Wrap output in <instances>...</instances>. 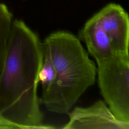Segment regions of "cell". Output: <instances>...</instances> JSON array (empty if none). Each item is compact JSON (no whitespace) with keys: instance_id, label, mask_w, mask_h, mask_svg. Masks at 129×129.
Wrapping results in <instances>:
<instances>
[{"instance_id":"obj_1","label":"cell","mask_w":129,"mask_h":129,"mask_svg":"<svg viewBox=\"0 0 129 129\" xmlns=\"http://www.w3.org/2000/svg\"><path fill=\"white\" fill-rule=\"evenodd\" d=\"M43 42L20 20L13 21L0 71V115L16 129L54 128L43 123L37 95Z\"/></svg>"},{"instance_id":"obj_2","label":"cell","mask_w":129,"mask_h":129,"mask_svg":"<svg viewBox=\"0 0 129 129\" xmlns=\"http://www.w3.org/2000/svg\"><path fill=\"white\" fill-rule=\"evenodd\" d=\"M43 45L50 54L55 77L49 89L42 94L41 101L50 112L67 114L94 84L97 68L80 39L70 32H53L46 37Z\"/></svg>"},{"instance_id":"obj_3","label":"cell","mask_w":129,"mask_h":129,"mask_svg":"<svg viewBox=\"0 0 129 129\" xmlns=\"http://www.w3.org/2000/svg\"><path fill=\"white\" fill-rule=\"evenodd\" d=\"M97 74L104 102L116 118L129 122V55L114 54L97 63Z\"/></svg>"},{"instance_id":"obj_4","label":"cell","mask_w":129,"mask_h":129,"mask_svg":"<svg viewBox=\"0 0 129 129\" xmlns=\"http://www.w3.org/2000/svg\"><path fill=\"white\" fill-rule=\"evenodd\" d=\"M68 114L69 120L63 129H129V122L116 118L102 100L88 107H76Z\"/></svg>"},{"instance_id":"obj_5","label":"cell","mask_w":129,"mask_h":129,"mask_svg":"<svg viewBox=\"0 0 129 129\" xmlns=\"http://www.w3.org/2000/svg\"><path fill=\"white\" fill-rule=\"evenodd\" d=\"M115 54L128 55L129 19L119 5L110 3L95 14Z\"/></svg>"},{"instance_id":"obj_6","label":"cell","mask_w":129,"mask_h":129,"mask_svg":"<svg viewBox=\"0 0 129 129\" xmlns=\"http://www.w3.org/2000/svg\"><path fill=\"white\" fill-rule=\"evenodd\" d=\"M79 38L86 44L89 53L97 63L115 54L108 37L95 15L86 22L80 30Z\"/></svg>"},{"instance_id":"obj_7","label":"cell","mask_w":129,"mask_h":129,"mask_svg":"<svg viewBox=\"0 0 129 129\" xmlns=\"http://www.w3.org/2000/svg\"><path fill=\"white\" fill-rule=\"evenodd\" d=\"M13 22V14L8 7L0 3V71Z\"/></svg>"},{"instance_id":"obj_8","label":"cell","mask_w":129,"mask_h":129,"mask_svg":"<svg viewBox=\"0 0 129 129\" xmlns=\"http://www.w3.org/2000/svg\"><path fill=\"white\" fill-rule=\"evenodd\" d=\"M43 59L39 72L38 80L42 85V94L51 87L55 77V70L48 50L43 45Z\"/></svg>"},{"instance_id":"obj_9","label":"cell","mask_w":129,"mask_h":129,"mask_svg":"<svg viewBox=\"0 0 129 129\" xmlns=\"http://www.w3.org/2000/svg\"><path fill=\"white\" fill-rule=\"evenodd\" d=\"M16 127L12 123L4 119L0 115V129H15Z\"/></svg>"}]
</instances>
